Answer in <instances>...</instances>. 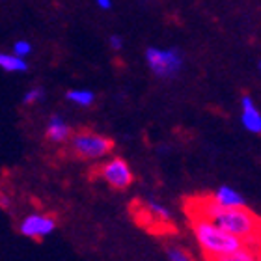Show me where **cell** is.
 I'll list each match as a JSON object with an SVG mask.
<instances>
[{"label": "cell", "instance_id": "6da1fadb", "mask_svg": "<svg viewBox=\"0 0 261 261\" xmlns=\"http://www.w3.org/2000/svg\"><path fill=\"white\" fill-rule=\"evenodd\" d=\"M187 211H196L207 217L224 231L235 235L245 245L259 246V217L248 207H222L211 200V196H198L187 200Z\"/></svg>", "mask_w": 261, "mask_h": 261}, {"label": "cell", "instance_id": "7a4b0ae2", "mask_svg": "<svg viewBox=\"0 0 261 261\" xmlns=\"http://www.w3.org/2000/svg\"><path fill=\"white\" fill-rule=\"evenodd\" d=\"M189 218H191V228L194 233L196 241L200 248L203 250V256H220V254H228L233 252L241 246H245V243L237 239L235 235L224 231L222 228H218L217 224L209 220L207 217L200 215L196 211H187Z\"/></svg>", "mask_w": 261, "mask_h": 261}, {"label": "cell", "instance_id": "3957f363", "mask_svg": "<svg viewBox=\"0 0 261 261\" xmlns=\"http://www.w3.org/2000/svg\"><path fill=\"white\" fill-rule=\"evenodd\" d=\"M69 147L79 159L95 161V159H103L112 153L114 140L109 136L92 133V130H79L69 136Z\"/></svg>", "mask_w": 261, "mask_h": 261}, {"label": "cell", "instance_id": "277c9868", "mask_svg": "<svg viewBox=\"0 0 261 261\" xmlns=\"http://www.w3.org/2000/svg\"><path fill=\"white\" fill-rule=\"evenodd\" d=\"M133 211H135L136 220L144 224L147 229L164 231L172 226V213L155 200L133 201Z\"/></svg>", "mask_w": 261, "mask_h": 261}, {"label": "cell", "instance_id": "5b68a950", "mask_svg": "<svg viewBox=\"0 0 261 261\" xmlns=\"http://www.w3.org/2000/svg\"><path fill=\"white\" fill-rule=\"evenodd\" d=\"M95 175H99L107 185H110L116 191H125L135 181L133 170H130L125 159L121 157H112L110 161L103 163L95 170Z\"/></svg>", "mask_w": 261, "mask_h": 261}, {"label": "cell", "instance_id": "8992f818", "mask_svg": "<svg viewBox=\"0 0 261 261\" xmlns=\"http://www.w3.org/2000/svg\"><path fill=\"white\" fill-rule=\"evenodd\" d=\"M146 58L151 71L157 76H174L181 69V64H183V56L175 49H147Z\"/></svg>", "mask_w": 261, "mask_h": 261}, {"label": "cell", "instance_id": "52a82bcc", "mask_svg": "<svg viewBox=\"0 0 261 261\" xmlns=\"http://www.w3.org/2000/svg\"><path fill=\"white\" fill-rule=\"evenodd\" d=\"M19 229L28 239H45L47 235H50L56 229V220L50 215L32 213V215L22 218Z\"/></svg>", "mask_w": 261, "mask_h": 261}, {"label": "cell", "instance_id": "ba28073f", "mask_svg": "<svg viewBox=\"0 0 261 261\" xmlns=\"http://www.w3.org/2000/svg\"><path fill=\"white\" fill-rule=\"evenodd\" d=\"M241 105H243V116H241V121H243L245 129L250 130V133L259 135L261 133V114H259V110L256 109L254 101L246 95V97L241 99Z\"/></svg>", "mask_w": 261, "mask_h": 261}, {"label": "cell", "instance_id": "9c48e42d", "mask_svg": "<svg viewBox=\"0 0 261 261\" xmlns=\"http://www.w3.org/2000/svg\"><path fill=\"white\" fill-rule=\"evenodd\" d=\"M205 261H259V246L245 245L228 254H220V256H209Z\"/></svg>", "mask_w": 261, "mask_h": 261}, {"label": "cell", "instance_id": "30bf717a", "mask_svg": "<svg viewBox=\"0 0 261 261\" xmlns=\"http://www.w3.org/2000/svg\"><path fill=\"white\" fill-rule=\"evenodd\" d=\"M211 200L222 207H245L246 205L245 198L239 194V191H235L233 187H228V185L218 187L217 192L211 196Z\"/></svg>", "mask_w": 261, "mask_h": 261}, {"label": "cell", "instance_id": "8fae6325", "mask_svg": "<svg viewBox=\"0 0 261 261\" xmlns=\"http://www.w3.org/2000/svg\"><path fill=\"white\" fill-rule=\"evenodd\" d=\"M47 138L55 144H62V142L69 140L71 136V127L62 120L60 116H53L49 120V125H47Z\"/></svg>", "mask_w": 261, "mask_h": 261}, {"label": "cell", "instance_id": "7c38bea8", "mask_svg": "<svg viewBox=\"0 0 261 261\" xmlns=\"http://www.w3.org/2000/svg\"><path fill=\"white\" fill-rule=\"evenodd\" d=\"M0 67L4 71H11V73H15V71H27L28 69V64L22 60L21 56L17 55H4V53H0Z\"/></svg>", "mask_w": 261, "mask_h": 261}, {"label": "cell", "instance_id": "4fadbf2b", "mask_svg": "<svg viewBox=\"0 0 261 261\" xmlns=\"http://www.w3.org/2000/svg\"><path fill=\"white\" fill-rule=\"evenodd\" d=\"M67 99H69L71 103L81 105V107H90L93 103L95 95L90 90H69L67 92Z\"/></svg>", "mask_w": 261, "mask_h": 261}, {"label": "cell", "instance_id": "5bb4252c", "mask_svg": "<svg viewBox=\"0 0 261 261\" xmlns=\"http://www.w3.org/2000/svg\"><path fill=\"white\" fill-rule=\"evenodd\" d=\"M168 259L170 261H194L191 254H187L179 246H170L168 248Z\"/></svg>", "mask_w": 261, "mask_h": 261}, {"label": "cell", "instance_id": "9a60e30c", "mask_svg": "<svg viewBox=\"0 0 261 261\" xmlns=\"http://www.w3.org/2000/svg\"><path fill=\"white\" fill-rule=\"evenodd\" d=\"M41 99H43V90H41V88H32V90H28V92L24 93L22 103L34 105V103H38V101H41Z\"/></svg>", "mask_w": 261, "mask_h": 261}, {"label": "cell", "instance_id": "2e32d148", "mask_svg": "<svg viewBox=\"0 0 261 261\" xmlns=\"http://www.w3.org/2000/svg\"><path fill=\"white\" fill-rule=\"evenodd\" d=\"M13 50H15V55L17 56H27V55H30L32 53V45L28 43V41H15V45H13Z\"/></svg>", "mask_w": 261, "mask_h": 261}, {"label": "cell", "instance_id": "e0dca14e", "mask_svg": "<svg viewBox=\"0 0 261 261\" xmlns=\"http://www.w3.org/2000/svg\"><path fill=\"white\" fill-rule=\"evenodd\" d=\"M121 45H123V39L121 38H118V36H112V38H110V47H112V49H121Z\"/></svg>", "mask_w": 261, "mask_h": 261}, {"label": "cell", "instance_id": "ac0fdd59", "mask_svg": "<svg viewBox=\"0 0 261 261\" xmlns=\"http://www.w3.org/2000/svg\"><path fill=\"white\" fill-rule=\"evenodd\" d=\"M10 205H11V200L4 194V192H0V207H2V209H8Z\"/></svg>", "mask_w": 261, "mask_h": 261}, {"label": "cell", "instance_id": "d6986e66", "mask_svg": "<svg viewBox=\"0 0 261 261\" xmlns=\"http://www.w3.org/2000/svg\"><path fill=\"white\" fill-rule=\"evenodd\" d=\"M99 8H103V10H109L110 6H112V2L110 0H97Z\"/></svg>", "mask_w": 261, "mask_h": 261}]
</instances>
